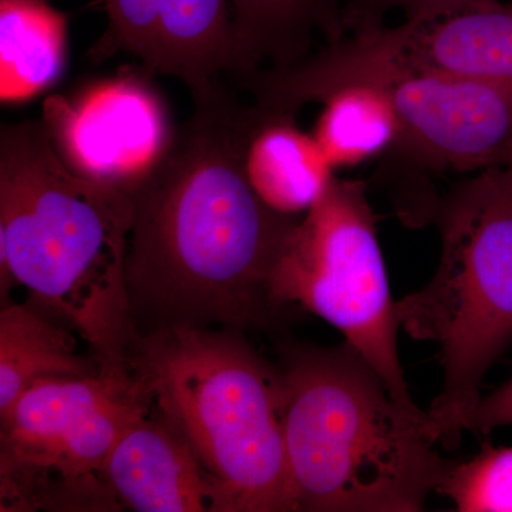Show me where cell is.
I'll list each match as a JSON object with an SVG mask.
<instances>
[{
	"instance_id": "4fadbf2b",
	"label": "cell",
	"mask_w": 512,
	"mask_h": 512,
	"mask_svg": "<svg viewBox=\"0 0 512 512\" xmlns=\"http://www.w3.org/2000/svg\"><path fill=\"white\" fill-rule=\"evenodd\" d=\"M296 114L245 107L241 160L266 207L303 217L328 191L333 167L313 134L296 126Z\"/></svg>"
},
{
	"instance_id": "9c48e42d",
	"label": "cell",
	"mask_w": 512,
	"mask_h": 512,
	"mask_svg": "<svg viewBox=\"0 0 512 512\" xmlns=\"http://www.w3.org/2000/svg\"><path fill=\"white\" fill-rule=\"evenodd\" d=\"M400 133L390 151L431 170L483 171L507 163L512 86L436 74H376Z\"/></svg>"
},
{
	"instance_id": "6da1fadb",
	"label": "cell",
	"mask_w": 512,
	"mask_h": 512,
	"mask_svg": "<svg viewBox=\"0 0 512 512\" xmlns=\"http://www.w3.org/2000/svg\"><path fill=\"white\" fill-rule=\"evenodd\" d=\"M128 190L126 289L136 340L174 329L271 330V275L302 217L266 207L241 160L245 107L218 84Z\"/></svg>"
},
{
	"instance_id": "ba28073f",
	"label": "cell",
	"mask_w": 512,
	"mask_h": 512,
	"mask_svg": "<svg viewBox=\"0 0 512 512\" xmlns=\"http://www.w3.org/2000/svg\"><path fill=\"white\" fill-rule=\"evenodd\" d=\"M376 74H436L512 86V2L478 3L349 33L284 70L278 90L299 110Z\"/></svg>"
},
{
	"instance_id": "8fae6325",
	"label": "cell",
	"mask_w": 512,
	"mask_h": 512,
	"mask_svg": "<svg viewBox=\"0 0 512 512\" xmlns=\"http://www.w3.org/2000/svg\"><path fill=\"white\" fill-rule=\"evenodd\" d=\"M107 26L90 47L100 63L128 53L151 73L177 77L192 99L207 96L222 73H244L229 0H104Z\"/></svg>"
},
{
	"instance_id": "ffe728a7",
	"label": "cell",
	"mask_w": 512,
	"mask_h": 512,
	"mask_svg": "<svg viewBox=\"0 0 512 512\" xmlns=\"http://www.w3.org/2000/svg\"><path fill=\"white\" fill-rule=\"evenodd\" d=\"M505 426H512V377L490 396L481 397L468 421V430L481 433Z\"/></svg>"
},
{
	"instance_id": "7402d4cb",
	"label": "cell",
	"mask_w": 512,
	"mask_h": 512,
	"mask_svg": "<svg viewBox=\"0 0 512 512\" xmlns=\"http://www.w3.org/2000/svg\"><path fill=\"white\" fill-rule=\"evenodd\" d=\"M42 2H47V3H49V2H50V0H42Z\"/></svg>"
},
{
	"instance_id": "44dd1931",
	"label": "cell",
	"mask_w": 512,
	"mask_h": 512,
	"mask_svg": "<svg viewBox=\"0 0 512 512\" xmlns=\"http://www.w3.org/2000/svg\"><path fill=\"white\" fill-rule=\"evenodd\" d=\"M505 165H508V167L512 168V147H511L510 154H508L507 163H505Z\"/></svg>"
},
{
	"instance_id": "9a60e30c",
	"label": "cell",
	"mask_w": 512,
	"mask_h": 512,
	"mask_svg": "<svg viewBox=\"0 0 512 512\" xmlns=\"http://www.w3.org/2000/svg\"><path fill=\"white\" fill-rule=\"evenodd\" d=\"M101 372L94 357L77 348L72 329L32 303L5 302L0 311V414L8 412L30 386L55 377Z\"/></svg>"
},
{
	"instance_id": "277c9868",
	"label": "cell",
	"mask_w": 512,
	"mask_h": 512,
	"mask_svg": "<svg viewBox=\"0 0 512 512\" xmlns=\"http://www.w3.org/2000/svg\"><path fill=\"white\" fill-rule=\"evenodd\" d=\"M130 369L188 441L218 512H295L281 366L237 329H174L137 339Z\"/></svg>"
},
{
	"instance_id": "5b68a950",
	"label": "cell",
	"mask_w": 512,
	"mask_h": 512,
	"mask_svg": "<svg viewBox=\"0 0 512 512\" xmlns=\"http://www.w3.org/2000/svg\"><path fill=\"white\" fill-rule=\"evenodd\" d=\"M433 222L439 268L396 313L410 338L439 348L443 387L427 413L436 443L453 450L484 376L512 342V168L478 171L439 201Z\"/></svg>"
},
{
	"instance_id": "5bb4252c",
	"label": "cell",
	"mask_w": 512,
	"mask_h": 512,
	"mask_svg": "<svg viewBox=\"0 0 512 512\" xmlns=\"http://www.w3.org/2000/svg\"><path fill=\"white\" fill-rule=\"evenodd\" d=\"M349 0H229L245 74L281 70L311 56L316 43H338Z\"/></svg>"
},
{
	"instance_id": "ac0fdd59",
	"label": "cell",
	"mask_w": 512,
	"mask_h": 512,
	"mask_svg": "<svg viewBox=\"0 0 512 512\" xmlns=\"http://www.w3.org/2000/svg\"><path fill=\"white\" fill-rule=\"evenodd\" d=\"M437 493L460 512H512V447L484 446L471 460L453 461Z\"/></svg>"
},
{
	"instance_id": "52a82bcc",
	"label": "cell",
	"mask_w": 512,
	"mask_h": 512,
	"mask_svg": "<svg viewBox=\"0 0 512 512\" xmlns=\"http://www.w3.org/2000/svg\"><path fill=\"white\" fill-rule=\"evenodd\" d=\"M271 295L284 311L299 306L338 329L403 409L427 416L413 402L400 363L396 302L365 183L333 178L289 235Z\"/></svg>"
},
{
	"instance_id": "30bf717a",
	"label": "cell",
	"mask_w": 512,
	"mask_h": 512,
	"mask_svg": "<svg viewBox=\"0 0 512 512\" xmlns=\"http://www.w3.org/2000/svg\"><path fill=\"white\" fill-rule=\"evenodd\" d=\"M42 121L73 171L127 191L163 157L174 134L163 100L133 74L47 97Z\"/></svg>"
},
{
	"instance_id": "7a4b0ae2",
	"label": "cell",
	"mask_w": 512,
	"mask_h": 512,
	"mask_svg": "<svg viewBox=\"0 0 512 512\" xmlns=\"http://www.w3.org/2000/svg\"><path fill=\"white\" fill-rule=\"evenodd\" d=\"M130 192L77 174L42 120L0 130V291L86 340L101 370L130 369L136 342L126 289ZM5 303V302H3Z\"/></svg>"
},
{
	"instance_id": "e0dca14e",
	"label": "cell",
	"mask_w": 512,
	"mask_h": 512,
	"mask_svg": "<svg viewBox=\"0 0 512 512\" xmlns=\"http://www.w3.org/2000/svg\"><path fill=\"white\" fill-rule=\"evenodd\" d=\"M320 104L323 109L313 137L333 168L365 163L397 143L400 127L396 110L377 84H345Z\"/></svg>"
},
{
	"instance_id": "7c38bea8",
	"label": "cell",
	"mask_w": 512,
	"mask_h": 512,
	"mask_svg": "<svg viewBox=\"0 0 512 512\" xmlns=\"http://www.w3.org/2000/svg\"><path fill=\"white\" fill-rule=\"evenodd\" d=\"M104 478L123 510L218 512L210 476L151 399L114 444Z\"/></svg>"
},
{
	"instance_id": "d6986e66",
	"label": "cell",
	"mask_w": 512,
	"mask_h": 512,
	"mask_svg": "<svg viewBox=\"0 0 512 512\" xmlns=\"http://www.w3.org/2000/svg\"><path fill=\"white\" fill-rule=\"evenodd\" d=\"M490 2L495 0H349L345 18L346 32L349 35L384 25L387 15L392 12L403 13L404 19H414Z\"/></svg>"
},
{
	"instance_id": "3957f363",
	"label": "cell",
	"mask_w": 512,
	"mask_h": 512,
	"mask_svg": "<svg viewBox=\"0 0 512 512\" xmlns=\"http://www.w3.org/2000/svg\"><path fill=\"white\" fill-rule=\"evenodd\" d=\"M281 353L295 510L423 511L453 464L434 450L429 413L403 409L346 342Z\"/></svg>"
},
{
	"instance_id": "8992f818",
	"label": "cell",
	"mask_w": 512,
	"mask_h": 512,
	"mask_svg": "<svg viewBox=\"0 0 512 512\" xmlns=\"http://www.w3.org/2000/svg\"><path fill=\"white\" fill-rule=\"evenodd\" d=\"M148 404L131 369L30 386L0 414V510H123L104 466Z\"/></svg>"
},
{
	"instance_id": "2e32d148",
	"label": "cell",
	"mask_w": 512,
	"mask_h": 512,
	"mask_svg": "<svg viewBox=\"0 0 512 512\" xmlns=\"http://www.w3.org/2000/svg\"><path fill=\"white\" fill-rule=\"evenodd\" d=\"M66 18L42 0H0V97L32 99L59 79Z\"/></svg>"
}]
</instances>
